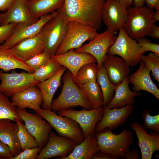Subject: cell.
Wrapping results in <instances>:
<instances>
[{
    "label": "cell",
    "mask_w": 159,
    "mask_h": 159,
    "mask_svg": "<svg viewBox=\"0 0 159 159\" xmlns=\"http://www.w3.org/2000/svg\"><path fill=\"white\" fill-rule=\"evenodd\" d=\"M106 0H64L56 10L68 22L75 21L97 29L102 24V13Z\"/></svg>",
    "instance_id": "cell-1"
},
{
    "label": "cell",
    "mask_w": 159,
    "mask_h": 159,
    "mask_svg": "<svg viewBox=\"0 0 159 159\" xmlns=\"http://www.w3.org/2000/svg\"><path fill=\"white\" fill-rule=\"evenodd\" d=\"M62 80L63 83L62 91L57 98L52 100V110L58 112L77 106L87 110L94 108L85 92L70 71L65 72Z\"/></svg>",
    "instance_id": "cell-2"
},
{
    "label": "cell",
    "mask_w": 159,
    "mask_h": 159,
    "mask_svg": "<svg viewBox=\"0 0 159 159\" xmlns=\"http://www.w3.org/2000/svg\"><path fill=\"white\" fill-rule=\"evenodd\" d=\"M95 135L100 151L111 155L114 159H121L130 151V147L135 140L133 132L126 129L115 134L106 128Z\"/></svg>",
    "instance_id": "cell-3"
},
{
    "label": "cell",
    "mask_w": 159,
    "mask_h": 159,
    "mask_svg": "<svg viewBox=\"0 0 159 159\" xmlns=\"http://www.w3.org/2000/svg\"><path fill=\"white\" fill-rule=\"evenodd\" d=\"M127 9L128 19L124 28L128 35L134 39L148 35L156 22L153 16L154 9L144 5L131 6Z\"/></svg>",
    "instance_id": "cell-4"
},
{
    "label": "cell",
    "mask_w": 159,
    "mask_h": 159,
    "mask_svg": "<svg viewBox=\"0 0 159 159\" xmlns=\"http://www.w3.org/2000/svg\"><path fill=\"white\" fill-rule=\"evenodd\" d=\"M34 111L49 123L58 135L72 140L77 145L84 140L82 130L78 124L74 120L60 115L51 110L40 107Z\"/></svg>",
    "instance_id": "cell-5"
},
{
    "label": "cell",
    "mask_w": 159,
    "mask_h": 159,
    "mask_svg": "<svg viewBox=\"0 0 159 159\" xmlns=\"http://www.w3.org/2000/svg\"><path fill=\"white\" fill-rule=\"evenodd\" d=\"M68 22L58 14L42 26L39 33L44 42V51L51 56L56 54L64 38Z\"/></svg>",
    "instance_id": "cell-6"
},
{
    "label": "cell",
    "mask_w": 159,
    "mask_h": 159,
    "mask_svg": "<svg viewBox=\"0 0 159 159\" xmlns=\"http://www.w3.org/2000/svg\"><path fill=\"white\" fill-rule=\"evenodd\" d=\"M118 31V36L109 49L107 54L118 55L130 66L135 67L140 62L141 56L145 53L136 40L130 37L124 28Z\"/></svg>",
    "instance_id": "cell-7"
},
{
    "label": "cell",
    "mask_w": 159,
    "mask_h": 159,
    "mask_svg": "<svg viewBox=\"0 0 159 159\" xmlns=\"http://www.w3.org/2000/svg\"><path fill=\"white\" fill-rule=\"evenodd\" d=\"M97 29L90 26L75 21L68 24L64 40L55 55L61 54L71 49L82 47L85 41L92 40L98 34Z\"/></svg>",
    "instance_id": "cell-8"
},
{
    "label": "cell",
    "mask_w": 159,
    "mask_h": 159,
    "mask_svg": "<svg viewBox=\"0 0 159 159\" xmlns=\"http://www.w3.org/2000/svg\"><path fill=\"white\" fill-rule=\"evenodd\" d=\"M0 92L7 97L40 82L35 80L33 73L24 72L9 73L0 70Z\"/></svg>",
    "instance_id": "cell-9"
},
{
    "label": "cell",
    "mask_w": 159,
    "mask_h": 159,
    "mask_svg": "<svg viewBox=\"0 0 159 159\" xmlns=\"http://www.w3.org/2000/svg\"><path fill=\"white\" fill-rule=\"evenodd\" d=\"M57 112L59 115L68 117L77 123L82 130L85 138L90 135H95L96 125L103 116V106L90 110H77L71 109Z\"/></svg>",
    "instance_id": "cell-10"
},
{
    "label": "cell",
    "mask_w": 159,
    "mask_h": 159,
    "mask_svg": "<svg viewBox=\"0 0 159 159\" xmlns=\"http://www.w3.org/2000/svg\"><path fill=\"white\" fill-rule=\"evenodd\" d=\"M17 114L25 122L27 130L37 140L39 147L43 148L46 144L52 127L49 123L37 113L27 112L26 109L15 107Z\"/></svg>",
    "instance_id": "cell-11"
},
{
    "label": "cell",
    "mask_w": 159,
    "mask_h": 159,
    "mask_svg": "<svg viewBox=\"0 0 159 159\" xmlns=\"http://www.w3.org/2000/svg\"><path fill=\"white\" fill-rule=\"evenodd\" d=\"M128 19L127 9L117 0H106L102 9V19L107 30L115 35L124 28Z\"/></svg>",
    "instance_id": "cell-12"
},
{
    "label": "cell",
    "mask_w": 159,
    "mask_h": 159,
    "mask_svg": "<svg viewBox=\"0 0 159 159\" xmlns=\"http://www.w3.org/2000/svg\"><path fill=\"white\" fill-rule=\"evenodd\" d=\"M77 144L67 138L58 135L52 130L45 146L40 150L36 159H47L59 157L62 159L67 156Z\"/></svg>",
    "instance_id": "cell-13"
},
{
    "label": "cell",
    "mask_w": 159,
    "mask_h": 159,
    "mask_svg": "<svg viewBox=\"0 0 159 159\" xmlns=\"http://www.w3.org/2000/svg\"><path fill=\"white\" fill-rule=\"evenodd\" d=\"M117 37L106 30L98 34L89 42L74 49L77 52L90 54L96 59L99 68L102 65L109 49L114 44Z\"/></svg>",
    "instance_id": "cell-14"
},
{
    "label": "cell",
    "mask_w": 159,
    "mask_h": 159,
    "mask_svg": "<svg viewBox=\"0 0 159 159\" xmlns=\"http://www.w3.org/2000/svg\"><path fill=\"white\" fill-rule=\"evenodd\" d=\"M134 107V104L114 108L104 105L103 116L96 125L95 132H98L106 128L116 130L127 120L132 114Z\"/></svg>",
    "instance_id": "cell-15"
},
{
    "label": "cell",
    "mask_w": 159,
    "mask_h": 159,
    "mask_svg": "<svg viewBox=\"0 0 159 159\" xmlns=\"http://www.w3.org/2000/svg\"><path fill=\"white\" fill-rule=\"evenodd\" d=\"M131 128L135 132L138 140L142 159H151L154 152L159 150V134L150 131L139 122L130 124Z\"/></svg>",
    "instance_id": "cell-16"
},
{
    "label": "cell",
    "mask_w": 159,
    "mask_h": 159,
    "mask_svg": "<svg viewBox=\"0 0 159 159\" xmlns=\"http://www.w3.org/2000/svg\"><path fill=\"white\" fill-rule=\"evenodd\" d=\"M57 14L56 11L42 16L32 24H17L12 34L2 44L11 48L20 41L37 35L46 23Z\"/></svg>",
    "instance_id": "cell-17"
},
{
    "label": "cell",
    "mask_w": 159,
    "mask_h": 159,
    "mask_svg": "<svg viewBox=\"0 0 159 159\" xmlns=\"http://www.w3.org/2000/svg\"><path fill=\"white\" fill-rule=\"evenodd\" d=\"M71 49L66 52L51 56V58L68 69L75 78L76 74L82 66L91 62H97L95 58L91 54L85 52H77Z\"/></svg>",
    "instance_id": "cell-18"
},
{
    "label": "cell",
    "mask_w": 159,
    "mask_h": 159,
    "mask_svg": "<svg viewBox=\"0 0 159 159\" xmlns=\"http://www.w3.org/2000/svg\"><path fill=\"white\" fill-rule=\"evenodd\" d=\"M44 42L39 33L24 39L11 48L14 55L25 62L44 51Z\"/></svg>",
    "instance_id": "cell-19"
},
{
    "label": "cell",
    "mask_w": 159,
    "mask_h": 159,
    "mask_svg": "<svg viewBox=\"0 0 159 159\" xmlns=\"http://www.w3.org/2000/svg\"><path fill=\"white\" fill-rule=\"evenodd\" d=\"M150 72L144 62L141 61L138 69L129 76L128 80L129 83L133 85V91L136 92L140 90L146 91L159 100V90L151 79Z\"/></svg>",
    "instance_id": "cell-20"
},
{
    "label": "cell",
    "mask_w": 159,
    "mask_h": 159,
    "mask_svg": "<svg viewBox=\"0 0 159 159\" xmlns=\"http://www.w3.org/2000/svg\"><path fill=\"white\" fill-rule=\"evenodd\" d=\"M28 0H15L11 7L3 14L0 25L11 23L17 24L30 25L37 20L34 19L30 12L27 4Z\"/></svg>",
    "instance_id": "cell-21"
},
{
    "label": "cell",
    "mask_w": 159,
    "mask_h": 159,
    "mask_svg": "<svg viewBox=\"0 0 159 159\" xmlns=\"http://www.w3.org/2000/svg\"><path fill=\"white\" fill-rule=\"evenodd\" d=\"M103 65L111 82L116 86L128 78L129 76L130 66L121 57L107 54Z\"/></svg>",
    "instance_id": "cell-22"
},
{
    "label": "cell",
    "mask_w": 159,
    "mask_h": 159,
    "mask_svg": "<svg viewBox=\"0 0 159 159\" xmlns=\"http://www.w3.org/2000/svg\"><path fill=\"white\" fill-rule=\"evenodd\" d=\"M11 96L13 105L21 109L27 108L35 110L40 108L43 102L42 93L37 85L29 87Z\"/></svg>",
    "instance_id": "cell-23"
},
{
    "label": "cell",
    "mask_w": 159,
    "mask_h": 159,
    "mask_svg": "<svg viewBox=\"0 0 159 159\" xmlns=\"http://www.w3.org/2000/svg\"><path fill=\"white\" fill-rule=\"evenodd\" d=\"M18 130L16 122L8 119L0 120V140L9 147L12 157L21 152Z\"/></svg>",
    "instance_id": "cell-24"
},
{
    "label": "cell",
    "mask_w": 159,
    "mask_h": 159,
    "mask_svg": "<svg viewBox=\"0 0 159 159\" xmlns=\"http://www.w3.org/2000/svg\"><path fill=\"white\" fill-rule=\"evenodd\" d=\"M62 66L53 77L40 82L37 85L40 89L43 97L42 108L51 110V106L54 95L61 85L62 77L67 69Z\"/></svg>",
    "instance_id": "cell-25"
},
{
    "label": "cell",
    "mask_w": 159,
    "mask_h": 159,
    "mask_svg": "<svg viewBox=\"0 0 159 159\" xmlns=\"http://www.w3.org/2000/svg\"><path fill=\"white\" fill-rule=\"evenodd\" d=\"M129 84L128 78L116 86L114 96L107 105L108 107L120 108L135 103L134 98L137 96H141V94L131 91L129 88Z\"/></svg>",
    "instance_id": "cell-26"
},
{
    "label": "cell",
    "mask_w": 159,
    "mask_h": 159,
    "mask_svg": "<svg viewBox=\"0 0 159 159\" xmlns=\"http://www.w3.org/2000/svg\"><path fill=\"white\" fill-rule=\"evenodd\" d=\"M100 151L95 135H90L77 145L72 151L62 159H90L93 154Z\"/></svg>",
    "instance_id": "cell-27"
},
{
    "label": "cell",
    "mask_w": 159,
    "mask_h": 159,
    "mask_svg": "<svg viewBox=\"0 0 159 159\" xmlns=\"http://www.w3.org/2000/svg\"><path fill=\"white\" fill-rule=\"evenodd\" d=\"M64 1V0H28L27 4L31 15L37 20L42 16L60 8Z\"/></svg>",
    "instance_id": "cell-28"
},
{
    "label": "cell",
    "mask_w": 159,
    "mask_h": 159,
    "mask_svg": "<svg viewBox=\"0 0 159 159\" xmlns=\"http://www.w3.org/2000/svg\"><path fill=\"white\" fill-rule=\"evenodd\" d=\"M16 69H23L31 73L34 72L24 62L17 58L11 48L0 44V69L4 72H8Z\"/></svg>",
    "instance_id": "cell-29"
},
{
    "label": "cell",
    "mask_w": 159,
    "mask_h": 159,
    "mask_svg": "<svg viewBox=\"0 0 159 159\" xmlns=\"http://www.w3.org/2000/svg\"><path fill=\"white\" fill-rule=\"evenodd\" d=\"M97 81L102 90L103 98V106L108 105L112 100L116 86L110 80L106 69L102 65L99 69Z\"/></svg>",
    "instance_id": "cell-30"
},
{
    "label": "cell",
    "mask_w": 159,
    "mask_h": 159,
    "mask_svg": "<svg viewBox=\"0 0 159 159\" xmlns=\"http://www.w3.org/2000/svg\"><path fill=\"white\" fill-rule=\"evenodd\" d=\"M80 85L85 92L94 108L103 106L102 93L97 81Z\"/></svg>",
    "instance_id": "cell-31"
},
{
    "label": "cell",
    "mask_w": 159,
    "mask_h": 159,
    "mask_svg": "<svg viewBox=\"0 0 159 159\" xmlns=\"http://www.w3.org/2000/svg\"><path fill=\"white\" fill-rule=\"evenodd\" d=\"M96 63L87 64L80 69L75 77L78 83L82 85L97 81L99 68Z\"/></svg>",
    "instance_id": "cell-32"
},
{
    "label": "cell",
    "mask_w": 159,
    "mask_h": 159,
    "mask_svg": "<svg viewBox=\"0 0 159 159\" xmlns=\"http://www.w3.org/2000/svg\"><path fill=\"white\" fill-rule=\"evenodd\" d=\"M8 119L16 122L17 120L22 121L17 114L15 107L8 97L0 92V120Z\"/></svg>",
    "instance_id": "cell-33"
},
{
    "label": "cell",
    "mask_w": 159,
    "mask_h": 159,
    "mask_svg": "<svg viewBox=\"0 0 159 159\" xmlns=\"http://www.w3.org/2000/svg\"><path fill=\"white\" fill-rule=\"evenodd\" d=\"M62 66L52 58L45 65L33 73L36 80L41 82L54 76Z\"/></svg>",
    "instance_id": "cell-34"
},
{
    "label": "cell",
    "mask_w": 159,
    "mask_h": 159,
    "mask_svg": "<svg viewBox=\"0 0 159 159\" xmlns=\"http://www.w3.org/2000/svg\"><path fill=\"white\" fill-rule=\"evenodd\" d=\"M16 122L19 126L18 134L21 151L26 149L39 147L37 140L28 131L25 125L19 120H17Z\"/></svg>",
    "instance_id": "cell-35"
},
{
    "label": "cell",
    "mask_w": 159,
    "mask_h": 159,
    "mask_svg": "<svg viewBox=\"0 0 159 159\" xmlns=\"http://www.w3.org/2000/svg\"><path fill=\"white\" fill-rule=\"evenodd\" d=\"M141 61L144 62L151 72L154 80L159 82V56L151 52L146 56L142 55Z\"/></svg>",
    "instance_id": "cell-36"
},
{
    "label": "cell",
    "mask_w": 159,
    "mask_h": 159,
    "mask_svg": "<svg viewBox=\"0 0 159 159\" xmlns=\"http://www.w3.org/2000/svg\"><path fill=\"white\" fill-rule=\"evenodd\" d=\"M151 111L145 109L141 115L143 126L147 130L159 134V114L154 115H151Z\"/></svg>",
    "instance_id": "cell-37"
},
{
    "label": "cell",
    "mask_w": 159,
    "mask_h": 159,
    "mask_svg": "<svg viewBox=\"0 0 159 159\" xmlns=\"http://www.w3.org/2000/svg\"><path fill=\"white\" fill-rule=\"evenodd\" d=\"M51 59V56L44 52L24 62L35 72L46 64Z\"/></svg>",
    "instance_id": "cell-38"
},
{
    "label": "cell",
    "mask_w": 159,
    "mask_h": 159,
    "mask_svg": "<svg viewBox=\"0 0 159 159\" xmlns=\"http://www.w3.org/2000/svg\"><path fill=\"white\" fill-rule=\"evenodd\" d=\"M136 40L145 53L150 51L159 56V44L152 42L150 40L145 37Z\"/></svg>",
    "instance_id": "cell-39"
},
{
    "label": "cell",
    "mask_w": 159,
    "mask_h": 159,
    "mask_svg": "<svg viewBox=\"0 0 159 159\" xmlns=\"http://www.w3.org/2000/svg\"><path fill=\"white\" fill-rule=\"evenodd\" d=\"M17 24L11 23L0 25V45L4 43L13 34Z\"/></svg>",
    "instance_id": "cell-40"
},
{
    "label": "cell",
    "mask_w": 159,
    "mask_h": 159,
    "mask_svg": "<svg viewBox=\"0 0 159 159\" xmlns=\"http://www.w3.org/2000/svg\"><path fill=\"white\" fill-rule=\"evenodd\" d=\"M42 148L39 146L32 148L26 149L21 151L11 159H34Z\"/></svg>",
    "instance_id": "cell-41"
},
{
    "label": "cell",
    "mask_w": 159,
    "mask_h": 159,
    "mask_svg": "<svg viewBox=\"0 0 159 159\" xmlns=\"http://www.w3.org/2000/svg\"><path fill=\"white\" fill-rule=\"evenodd\" d=\"M0 157L2 159H11L12 157L9 147L0 140Z\"/></svg>",
    "instance_id": "cell-42"
},
{
    "label": "cell",
    "mask_w": 159,
    "mask_h": 159,
    "mask_svg": "<svg viewBox=\"0 0 159 159\" xmlns=\"http://www.w3.org/2000/svg\"><path fill=\"white\" fill-rule=\"evenodd\" d=\"M15 0H0V11H6L12 6Z\"/></svg>",
    "instance_id": "cell-43"
},
{
    "label": "cell",
    "mask_w": 159,
    "mask_h": 159,
    "mask_svg": "<svg viewBox=\"0 0 159 159\" xmlns=\"http://www.w3.org/2000/svg\"><path fill=\"white\" fill-rule=\"evenodd\" d=\"M140 157L138 150L137 149H133L132 151L130 150L125 154L121 159H139Z\"/></svg>",
    "instance_id": "cell-44"
},
{
    "label": "cell",
    "mask_w": 159,
    "mask_h": 159,
    "mask_svg": "<svg viewBox=\"0 0 159 159\" xmlns=\"http://www.w3.org/2000/svg\"><path fill=\"white\" fill-rule=\"evenodd\" d=\"M92 159H114L111 155L100 151L96 152L92 156Z\"/></svg>",
    "instance_id": "cell-45"
},
{
    "label": "cell",
    "mask_w": 159,
    "mask_h": 159,
    "mask_svg": "<svg viewBox=\"0 0 159 159\" xmlns=\"http://www.w3.org/2000/svg\"><path fill=\"white\" fill-rule=\"evenodd\" d=\"M148 35L155 39H159V27L154 24Z\"/></svg>",
    "instance_id": "cell-46"
},
{
    "label": "cell",
    "mask_w": 159,
    "mask_h": 159,
    "mask_svg": "<svg viewBox=\"0 0 159 159\" xmlns=\"http://www.w3.org/2000/svg\"><path fill=\"white\" fill-rule=\"evenodd\" d=\"M147 7L152 9H159V0H145Z\"/></svg>",
    "instance_id": "cell-47"
},
{
    "label": "cell",
    "mask_w": 159,
    "mask_h": 159,
    "mask_svg": "<svg viewBox=\"0 0 159 159\" xmlns=\"http://www.w3.org/2000/svg\"><path fill=\"white\" fill-rule=\"evenodd\" d=\"M117 0L126 9L132 6L133 1V0Z\"/></svg>",
    "instance_id": "cell-48"
},
{
    "label": "cell",
    "mask_w": 159,
    "mask_h": 159,
    "mask_svg": "<svg viewBox=\"0 0 159 159\" xmlns=\"http://www.w3.org/2000/svg\"><path fill=\"white\" fill-rule=\"evenodd\" d=\"M145 0H133L132 6L134 7H140L143 6Z\"/></svg>",
    "instance_id": "cell-49"
},
{
    "label": "cell",
    "mask_w": 159,
    "mask_h": 159,
    "mask_svg": "<svg viewBox=\"0 0 159 159\" xmlns=\"http://www.w3.org/2000/svg\"><path fill=\"white\" fill-rule=\"evenodd\" d=\"M154 11L153 16L156 21H159V9H155Z\"/></svg>",
    "instance_id": "cell-50"
},
{
    "label": "cell",
    "mask_w": 159,
    "mask_h": 159,
    "mask_svg": "<svg viewBox=\"0 0 159 159\" xmlns=\"http://www.w3.org/2000/svg\"><path fill=\"white\" fill-rule=\"evenodd\" d=\"M3 16V14H0V25L2 22Z\"/></svg>",
    "instance_id": "cell-51"
},
{
    "label": "cell",
    "mask_w": 159,
    "mask_h": 159,
    "mask_svg": "<svg viewBox=\"0 0 159 159\" xmlns=\"http://www.w3.org/2000/svg\"><path fill=\"white\" fill-rule=\"evenodd\" d=\"M0 159H2V158H1L0 157Z\"/></svg>",
    "instance_id": "cell-52"
}]
</instances>
